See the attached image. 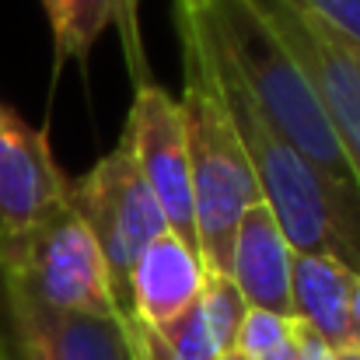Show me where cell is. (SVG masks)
<instances>
[{"label": "cell", "mask_w": 360, "mask_h": 360, "mask_svg": "<svg viewBox=\"0 0 360 360\" xmlns=\"http://www.w3.org/2000/svg\"><path fill=\"white\" fill-rule=\"evenodd\" d=\"M42 11L49 18L60 63L67 60L81 63L91 53V46L102 39V32L120 28L133 84L150 81L140 42V0H42Z\"/></svg>", "instance_id": "obj_12"}, {"label": "cell", "mask_w": 360, "mask_h": 360, "mask_svg": "<svg viewBox=\"0 0 360 360\" xmlns=\"http://www.w3.org/2000/svg\"><path fill=\"white\" fill-rule=\"evenodd\" d=\"M214 49L238 74L241 88L301 158H308L329 182L354 193V175L336 140L329 112L290 46L280 39L262 0H196ZM360 200V196H357Z\"/></svg>", "instance_id": "obj_2"}, {"label": "cell", "mask_w": 360, "mask_h": 360, "mask_svg": "<svg viewBox=\"0 0 360 360\" xmlns=\"http://www.w3.org/2000/svg\"><path fill=\"white\" fill-rule=\"evenodd\" d=\"M200 311L207 319V329L217 343L221 354L235 350V336L241 329V319L248 311L245 297L238 294V287L224 276V273H207V287L200 294Z\"/></svg>", "instance_id": "obj_16"}, {"label": "cell", "mask_w": 360, "mask_h": 360, "mask_svg": "<svg viewBox=\"0 0 360 360\" xmlns=\"http://www.w3.org/2000/svg\"><path fill=\"white\" fill-rule=\"evenodd\" d=\"M0 283L49 311L126 315L116 301L102 252L70 203L35 228L0 238Z\"/></svg>", "instance_id": "obj_4"}, {"label": "cell", "mask_w": 360, "mask_h": 360, "mask_svg": "<svg viewBox=\"0 0 360 360\" xmlns=\"http://www.w3.org/2000/svg\"><path fill=\"white\" fill-rule=\"evenodd\" d=\"M140 354H143V360H217L221 357L200 304H193L182 319H175L165 329H140Z\"/></svg>", "instance_id": "obj_14"}, {"label": "cell", "mask_w": 360, "mask_h": 360, "mask_svg": "<svg viewBox=\"0 0 360 360\" xmlns=\"http://www.w3.org/2000/svg\"><path fill=\"white\" fill-rule=\"evenodd\" d=\"M354 269L329 255L294 252L290 266V319L311 329L333 350L350 347V297Z\"/></svg>", "instance_id": "obj_13"}, {"label": "cell", "mask_w": 360, "mask_h": 360, "mask_svg": "<svg viewBox=\"0 0 360 360\" xmlns=\"http://www.w3.org/2000/svg\"><path fill=\"white\" fill-rule=\"evenodd\" d=\"M133 105L126 116L122 140L147 189L154 193L168 228L196 245V210H193V168L186 143V116L172 91L154 81L133 84Z\"/></svg>", "instance_id": "obj_6"}, {"label": "cell", "mask_w": 360, "mask_h": 360, "mask_svg": "<svg viewBox=\"0 0 360 360\" xmlns=\"http://www.w3.org/2000/svg\"><path fill=\"white\" fill-rule=\"evenodd\" d=\"M336 39H340V35H336ZM340 42H343V53L350 56V63H354V70H357V74H360V46H357V42H347V39H340Z\"/></svg>", "instance_id": "obj_20"}, {"label": "cell", "mask_w": 360, "mask_h": 360, "mask_svg": "<svg viewBox=\"0 0 360 360\" xmlns=\"http://www.w3.org/2000/svg\"><path fill=\"white\" fill-rule=\"evenodd\" d=\"M0 360H143L126 315H63L0 283Z\"/></svg>", "instance_id": "obj_7"}, {"label": "cell", "mask_w": 360, "mask_h": 360, "mask_svg": "<svg viewBox=\"0 0 360 360\" xmlns=\"http://www.w3.org/2000/svg\"><path fill=\"white\" fill-rule=\"evenodd\" d=\"M70 210L95 238L102 262L109 269L116 301L129 315V301H126L129 269L150 241L172 228L154 193L140 179L126 140H120L102 161H95L88 175L70 179Z\"/></svg>", "instance_id": "obj_5"}, {"label": "cell", "mask_w": 360, "mask_h": 360, "mask_svg": "<svg viewBox=\"0 0 360 360\" xmlns=\"http://www.w3.org/2000/svg\"><path fill=\"white\" fill-rule=\"evenodd\" d=\"M203 14V11H200ZM207 25V21H203ZM210 42V32H207ZM214 74L224 95V105L235 120L245 158L252 165L259 200L276 217L283 238L301 255H329L360 273V200L329 182L308 158H301L255 109L238 74L214 49Z\"/></svg>", "instance_id": "obj_3"}, {"label": "cell", "mask_w": 360, "mask_h": 360, "mask_svg": "<svg viewBox=\"0 0 360 360\" xmlns=\"http://www.w3.org/2000/svg\"><path fill=\"white\" fill-rule=\"evenodd\" d=\"M350 347L360 350V273L354 276V297H350Z\"/></svg>", "instance_id": "obj_19"}, {"label": "cell", "mask_w": 360, "mask_h": 360, "mask_svg": "<svg viewBox=\"0 0 360 360\" xmlns=\"http://www.w3.org/2000/svg\"><path fill=\"white\" fill-rule=\"evenodd\" d=\"M290 266H294V248L283 238L269 207L266 203L248 207L228 245L224 276L238 287L248 308L290 319Z\"/></svg>", "instance_id": "obj_11"}, {"label": "cell", "mask_w": 360, "mask_h": 360, "mask_svg": "<svg viewBox=\"0 0 360 360\" xmlns=\"http://www.w3.org/2000/svg\"><path fill=\"white\" fill-rule=\"evenodd\" d=\"M283 4L319 21L322 28L336 32L340 39L360 46V0H283Z\"/></svg>", "instance_id": "obj_17"}, {"label": "cell", "mask_w": 360, "mask_h": 360, "mask_svg": "<svg viewBox=\"0 0 360 360\" xmlns=\"http://www.w3.org/2000/svg\"><path fill=\"white\" fill-rule=\"evenodd\" d=\"M269 21L276 25L280 39L290 46V53L308 70L329 122L336 129V140L343 147V158L354 175V189L360 196V74L354 70L350 56L343 53V42L336 32L322 28L319 21L297 14L283 0H262Z\"/></svg>", "instance_id": "obj_8"}, {"label": "cell", "mask_w": 360, "mask_h": 360, "mask_svg": "<svg viewBox=\"0 0 360 360\" xmlns=\"http://www.w3.org/2000/svg\"><path fill=\"white\" fill-rule=\"evenodd\" d=\"M70 203V175L49 136L0 102V238L21 235Z\"/></svg>", "instance_id": "obj_9"}, {"label": "cell", "mask_w": 360, "mask_h": 360, "mask_svg": "<svg viewBox=\"0 0 360 360\" xmlns=\"http://www.w3.org/2000/svg\"><path fill=\"white\" fill-rule=\"evenodd\" d=\"M217 360H245V357H238L235 350H228V354H221V357H217Z\"/></svg>", "instance_id": "obj_22"}, {"label": "cell", "mask_w": 360, "mask_h": 360, "mask_svg": "<svg viewBox=\"0 0 360 360\" xmlns=\"http://www.w3.org/2000/svg\"><path fill=\"white\" fill-rule=\"evenodd\" d=\"M235 354L245 360H301L297 322L276 311L248 308L235 336Z\"/></svg>", "instance_id": "obj_15"}, {"label": "cell", "mask_w": 360, "mask_h": 360, "mask_svg": "<svg viewBox=\"0 0 360 360\" xmlns=\"http://www.w3.org/2000/svg\"><path fill=\"white\" fill-rule=\"evenodd\" d=\"M207 287V262L193 241L165 231L150 241L129 269L126 301L136 329H165L182 319Z\"/></svg>", "instance_id": "obj_10"}, {"label": "cell", "mask_w": 360, "mask_h": 360, "mask_svg": "<svg viewBox=\"0 0 360 360\" xmlns=\"http://www.w3.org/2000/svg\"><path fill=\"white\" fill-rule=\"evenodd\" d=\"M336 360H360V350L357 347H343V350H336Z\"/></svg>", "instance_id": "obj_21"}, {"label": "cell", "mask_w": 360, "mask_h": 360, "mask_svg": "<svg viewBox=\"0 0 360 360\" xmlns=\"http://www.w3.org/2000/svg\"><path fill=\"white\" fill-rule=\"evenodd\" d=\"M297 343H301V360H336V350L329 343H322L311 329H304L297 322Z\"/></svg>", "instance_id": "obj_18"}, {"label": "cell", "mask_w": 360, "mask_h": 360, "mask_svg": "<svg viewBox=\"0 0 360 360\" xmlns=\"http://www.w3.org/2000/svg\"><path fill=\"white\" fill-rule=\"evenodd\" d=\"M175 28H179V53H182L179 105L186 116V143H189V168H193L196 248L207 262V273H224L228 245L241 214L262 200L214 74L207 25L196 0H175Z\"/></svg>", "instance_id": "obj_1"}]
</instances>
